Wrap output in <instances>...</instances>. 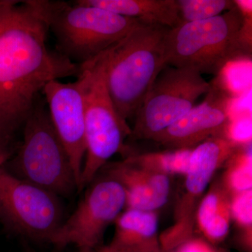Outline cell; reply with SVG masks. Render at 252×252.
<instances>
[{
  "label": "cell",
  "mask_w": 252,
  "mask_h": 252,
  "mask_svg": "<svg viewBox=\"0 0 252 252\" xmlns=\"http://www.w3.org/2000/svg\"><path fill=\"white\" fill-rule=\"evenodd\" d=\"M48 28L25 1L0 14V132L14 138L46 84L76 77L80 66L46 44Z\"/></svg>",
  "instance_id": "obj_1"
},
{
  "label": "cell",
  "mask_w": 252,
  "mask_h": 252,
  "mask_svg": "<svg viewBox=\"0 0 252 252\" xmlns=\"http://www.w3.org/2000/svg\"><path fill=\"white\" fill-rule=\"evenodd\" d=\"M237 5V4H236ZM252 8L179 25L165 36L166 65L220 74L228 63L252 54Z\"/></svg>",
  "instance_id": "obj_2"
},
{
  "label": "cell",
  "mask_w": 252,
  "mask_h": 252,
  "mask_svg": "<svg viewBox=\"0 0 252 252\" xmlns=\"http://www.w3.org/2000/svg\"><path fill=\"white\" fill-rule=\"evenodd\" d=\"M25 1L54 34L58 52L79 66L122 40L140 23L84 4L81 0Z\"/></svg>",
  "instance_id": "obj_3"
},
{
  "label": "cell",
  "mask_w": 252,
  "mask_h": 252,
  "mask_svg": "<svg viewBox=\"0 0 252 252\" xmlns=\"http://www.w3.org/2000/svg\"><path fill=\"white\" fill-rule=\"evenodd\" d=\"M170 28L140 22L105 51L107 90L123 120L135 117L154 81L166 66Z\"/></svg>",
  "instance_id": "obj_4"
},
{
  "label": "cell",
  "mask_w": 252,
  "mask_h": 252,
  "mask_svg": "<svg viewBox=\"0 0 252 252\" xmlns=\"http://www.w3.org/2000/svg\"><path fill=\"white\" fill-rule=\"evenodd\" d=\"M23 127L22 142L3 168L61 198L78 192L72 162L56 134L46 104L38 99Z\"/></svg>",
  "instance_id": "obj_5"
},
{
  "label": "cell",
  "mask_w": 252,
  "mask_h": 252,
  "mask_svg": "<svg viewBox=\"0 0 252 252\" xmlns=\"http://www.w3.org/2000/svg\"><path fill=\"white\" fill-rule=\"evenodd\" d=\"M105 51L80 65L84 81L86 155L79 192L90 185L116 154H126L131 129L114 107L105 79Z\"/></svg>",
  "instance_id": "obj_6"
},
{
  "label": "cell",
  "mask_w": 252,
  "mask_h": 252,
  "mask_svg": "<svg viewBox=\"0 0 252 252\" xmlns=\"http://www.w3.org/2000/svg\"><path fill=\"white\" fill-rule=\"evenodd\" d=\"M211 86L197 71L165 66L136 113L129 137L153 140L193 108Z\"/></svg>",
  "instance_id": "obj_7"
},
{
  "label": "cell",
  "mask_w": 252,
  "mask_h": 252,
  "mask_svg": "<svg viewBox=\"0 0 252 252\" xmlns=\"http://www.w3.org/2000/svg\"><path fill=\"white\" fill-rule=\"evenodd\" d=\"M61 198L0 168V222L13 234L51 243L63 220Z\"/></svg>",
  "instance_id": "obj_8"
},
{
  "label": "cell",
  "mask_w": 252,
  "mask_h": 252,
  "mask_svg": "<svg viewBox=\"0 0 252 252\" xmlns=\"http://www.w3.org/2000/svg\"><path fill=\"white\" fill-rule=\"evenodd\" d=\"M89 185L76 210L51 239L50 244L56 248L73 245L77 252H98L107 227L126 207L125 190L111 176L106 174Z\"/></svg>",
  "instance_id": "obj_9"
},
{
  "label": "cell",
  "mask_w": 252,
  "mask_h": 252,
  "mask_svg": "<svg viewBox=\"0 0 252 252\" xmlns=\"http://www.w3.org/2000/svg\"><path fill=\"white\" fill-rule=\"evenodd\" d=\"M238 146L226 136L219 135L192 149L185 175V190L176 209L175 224L159 240L165 252L175 250L191 239L199 199L217 169L233 157Z\"/></svg>",
  "instance_id": "obj_10"
},
{
  "label": "cell",
  "mask_w": 252,
  "mask_h": 252,
  "mask_svg": "<svg viewBox=\"0 0 252 252\" xmlns=\"http://www.w3.org/2000/svg\"><path fill=\"white\" fill-rule=\"evenodd\" d=\"M51 122L72 162L79 192L86 155L84 81H51L42 91Z\"/></svg>",
  "instance_id": "obj_11"
},
{
  "label": "cell",
  "mask_w": 252,
  "mask_h": 252,
  "mask_svg": "<svg viewBox=\"0 0 252 252\" xmlns=\"http://www.w3.org/2000/svg\"><path fill=\"white\" fill-rule=\"evenodd\" d=\"M211 86L201 103L194 106L153 140L177 150L192 149L210 137L226 136L232 124V97L228 89L218 82L211 83Z\"/></svg>",
  "instance_id": "obj_12"
},
{
  "label": "cell",
  "mask_w": 252,
  "mask_h": 252,
  "mask_svg": "<svg viewBox=\"0 0 252 252\" xmlns=\"http://www.w3.org/2000/svg\"><path fill=\"white\" fill-rule=\"evenodd\" d=\"M104 167L106 174L124 187L127 209L154 212L167 203L170 190L168 175L141 166L127 158Z\"/></svg>",
  "instance_id": "obj_13"
},
{
  "label": "cell",
  "mask_w": 252,
  "mask_h": 252,
  "mask_svg": "<svg viewBox=\"0 0 252 252\" xmlns=\"http://www.w3.org/2000/svg\"><path fill=\"white\" fill-rule=\"evenodd\" d=\"M123 17L172 29L180 24L177 0H81Z\"/></svg>",
  "instance_id": "obj_14"
},
{
  "label": "cell",
  "mask_w": 252,
  "mask_h": 252,
  "mask_svg": "<svg viewBox=\"0 0 252 252\" xmlns=\"http://www.w3.org/2000/svg\"><path fill=\"white\" fill-rule=\"evenodd\" d=\"M115 235L110 245H135L157 238L158 217L155 212L127 209L115 220Z\"/></svg>",
  "instance_id": "obj_15"
},
{
  "label": "cell",
  "mask_w": 252,
  "mask_h": 252,
  "mask_svg": "<svg viewBox=\"0 0 252 252\" xmlns=\"http://www.w3.org/2000/svg\"><path fill=\"white\" fill-rule=\"evenodd\" d=\"M191 151L192 149H177L170 152L130 155L127 158L141 166L167 175H186Z\"/></svg>",
  "instance_id": "obj_16"
},
{
  "label": "cell",
  "mask_w": 252,
  "mask_h": 252,
  "mask_svg": "<svg viewBox=\"0 0 252 252\" xmlns=\"http://www.w3.org/2000/svg\"><path fill=\"white\" fill-rule=\"evenodd\" d=\"M180 24L216 17L236 7L232 0H177Z\"/></svg>",
  "instance_id": "obj_17"
},
{
  "label": "cell",
  "mask_w": 252,
  "mask_h": 252,
  "mask_svg": "<svg viewBox=\"0 0 252 252\" xmlns=\"http://www.w3.org/2000/svg\"><path fill=\"white\" fill-rule=\"evenodd\" d=\"M230 158L229 167L225 173L227 189L232 194L252 189L251 152H239Z\"/></svg>",
  "instance_id": "obj_18"
},
{
  "label": "cell",
  "mask_w": 252,
  "mask_h": 252,
  "mask_svg": "<svg viewBox=\"0 0 252 252\" xmlns=\"http://www.w3.org/2000/svg\"><path fill=\"white\" fill-rule=\"evenodd\" d=\"M230 214L238 224L245 228L247 237L252 242V191L245 190L233 194L230 201Z\"/></svg>",
  "instance_id": "obj_19"
},
{
  "label": "cell",
  "mask_w": 252,
  "mask_h": 252,
  "mask_svg": "<svg viewBox=\"0 0 252 252\" xmlns=\"http://www.w3.org/2000/svg\"><path fill=\"white\" fill-rule=\"evenodd\" d=\"M97 252H165L160 246L158 238L135 245L117 246L109 244L103 246Z\"/></svg>",
  "instance_id": "obj_20"
},
{
  "label": "cell",
  "mask_w": 252,
  "mask_h": 252,
  "mask_svg": "<svg viewBox=\"0 0 252 252\" xmlns=\"http://www.w3.org/2000/svg\"><path fill=\"white\" fill-rule=\"evenodd\" d=\"M17 144H14V138L0 132V168L4 167L5 163L14 153Z\"/></svg>",
  "instance_id": "obj_21"
},
{
  "label": "cell",
  "mask_w": 252,
  "mask_h": 252,
  "mask_svg": "<svg viewBox=\"0 0 252 252\" xmlns=\"http://www.w3.org/2000/svg\"><path fill=\"white\" fill-rule=\"evenodd\" d=\"M176 249L175 252H216L205 242L196 239H190Z\"/></svg>",
  "instance_id": "obj_22"
},
{
  "label": "cell",
  "mask_w": 252,
  "mask_h": 252,
  "mask_svg": "<svg viewBox=\"0 0 252 252\" xmlns=\"http://www.w3.org/2000/svg\"><path fill=\"white\" fill-rule=\"evenodd\" d=\"M5 4H6V0H1L0 1V14H1L3 9H4Z\"/></svg>",
  "instance_id": "obj_23"
}]
</instances>
